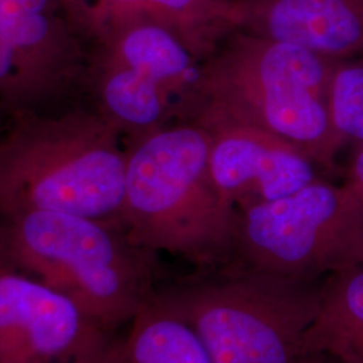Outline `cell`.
<instances>
[{
  "instance_id": "cell-10",
  "label": "cell",
  "mask_w": 363,
  "mask_h": 363,
  "mask_svg": "<svg viewBox=\"0 0 363 363\" xmlns=\"http://www.w3.org/2000/svg\"><path fill=\"white\" fill-rule=\"evenodd\" d=\"M202 125L211 135V175L237 210L286 198L320 178L313 159L272 133L226 123Z\"/></svg>"
},
{
  "instance_id": "cell-13",
  "label": "cell",
  "mask_w": 363,
  "mask_h": 363,
  "mask_svg": "<svg viewBox=\"0 0 363 363\" xmlns=\"http://www.w3.org/2000/svg\"><path fill=\"white\" fill-rule=\"evenodd\" d=\"M307 355H322L334 363H363V264L323 280L319 310L306 342Z\"/></svg>"
},
{
  "instance_id": "cell-6",
  "label": "cell",
  "mask_w": 363,
  "mask_h": 363,
  "mask_svg": "<svg viewBox=\"0 0 363 363\" xmlns=\"http://www.w3.org/2000/svg\"><path fill=\"white\" fill-rule=\"evenodd\" d=\"M362 244L363 195L319 178L295 194L237 210L230 261L320 281L359 264Z\"/></svg>"
},
{
  "instance_id": "cell-9",
  "label": "cell",
  "mask_w": 363,
  "mask_h": 363,
  "mask_svg": "<svg viewBox=\"0 0 363 363\" xmlns=\"http://www.w3.org/2000/svg\"><path fill=\"white\" fill-rule=\"evenodd\" d=\"M112 340L65 295L26 273L0 269V363L73 362Z\"/></svg>"
},
{
  "instance_id": "cell-18",
  "label": "cell",
  "mask_w": 363,
  "mask_h": 363,
  "mask_svg": "<svg viewBox=\"0 0 363 363\" xmlns=\"http://www.w3.org/2000/svg\"><path fill=\"white\" fill-rule=\"evenodd\" d=\"M303 363H334L322 355H307Z\"/></svg>"
},
{
  "instance_id": "cell-19",
  "label": "cell",
  "mask_w": 363,
  "mask_h": 363,
  "mask_svg": "<svg viewBox=\"0 0 363 363\" xmlns=\"http://www.w3.org/2000/svg\"><path fill=\"white\" fill-rule=\"evenodd\" d=\"M359 264H363V244L362 249H361V255H359Z\"/></svg>"
},
{
  "instance_id": "cell-3",
  "label": "cell",
  "mask_w": 363,
  "mask_h": 363,
  "mask_svg": "<svg viewBox=\"0 0 363 363\" xmlns=\"http://www.w3.org/2000/svg\"><path fill=\"white\" fill-rule=\"evenodd\" d=\"M25 113L0 140V217L54 211L118 225L128 163L121 130L97 109Z\"/></svg>"
},
{
  "instance_id": "cell-15",
  "label": "cell",
  "mask_w": 363,
  "mask_h": 363,
  "mask_svg": "<svg viewBox=\"0 0 363 363\" xmlns=\"http://www.w3.org/2000/svg\"><path fill=\"white\" fill-rule=\"evenodd\" d=\"M330 116L342 143L363 144V57L335 62L330 81Z\"/></svg>"
},
{
  "instance_id": "cell-12",
  "label": "cell",
  "mask_w": 363,
  "mask_h": 363,
  "mask_svg": "<svg viewBox=\"0 0 363 363\" xmlns=\"http://www.w3.org/2000/svg\"><path fill=\"white\" fill-rule=\"evenodd\" d=\"M100 34L115 27L150 22L169 28L205 61L242 27L241 0H94Z\"/></svg>"
},
{
  "instance_id": "cell-2",
  "label": "cell",
  "mask_w": 363,
  "mask_h": 363,
  "mask_svg": "<svg viewBox=\"0 0 363 363\" xmlns=\"http://www.w3.org/2000/svg\"><path fill=\"white\" fill-rule=\"evenodd\" d=\"M210 145L208 128L193 120L138 136L118 220L136 245L193 269L226 264L233 253L237 208L211 175Z\"/></svg>"
},
{
  "instance_id": "cell-4",
  "label": "cell",
  "mask_w": 363,
  "mask_h": 363,
  "mask_svg": "<svg viewBox=\"0 0 363 363\" xmlns=\"http://www.w3.org/2000/svg\"><path fill=\"white\" fill-rule=\"evenodd\" d=\"M0 257L70 298L112 333L154 296L157 256L118 225L54 211L1 218Z\"/></svg>"
},
{
  "instance_id": "cell-16",
  "label": "cell",
  "mask_w": 363,
  "mask_h": 363,
  "mask_svg": "<svg viewBox=\"0 0 363 363\" xmlns=\"http://www.w3.org/2000/svg\"><path fill=\"white\" fill-rule=\"evenodd\" d=\"M347 183L355 191L363 195V144H359L355 154L351 159L350 167L347 171Z\"/></svg>"
},
{
  "instance_id": "cell-8",
  "label": "cell",
  "mask_w": 363,
  "mask_h": 363,
  "mask_svg": "<svg viewBox=\"0 0 363 363\" xmlns=\"http://www.w3.org/2000/svg\"><path fill=\"white\" fill-rule=\"evenodd\" d=\"M54 13L52 0H0V103L37 112L89 67Z\"/></svg>"
},
{
  "instance_id": "cell-20",
  "label": "cell",
  "mask_w": 363,
  "mask_h": 363,
  "mask_svg": "<svg viewBox=\"0 0 363 363\" xmlns=\"http://www.w3.org/2000/svg\"><path fill=\"white\" fill-rule=\"evenodd\" d=\"M79 361V359H78ZM64 363H77V361H73V362H64Z\"/></svg>"
},
{
  "instance_id": "cell-14",
  "label": "cell",
  "mask_w": 363,
  "mask_h": 363,
  "mask_svg": "<svg viewBox=\"0 0 363 363\" xmlns=\"http://www.w3.org/2000/svg\"><path fill=\"white\" fill-rule=\"evenodd\" d=\"M159 288V286H157ZM111 363H213L208 350L178 312L156 289L113 340Z\"/></svg>"
},
{
  "instance_id": "cell-11",
  "label": "cell",
  "mask_w": 363,
  "mask_h": 363,
  "mask_svg": "<svg viewBox=\"0 0 363 363\" xmlns=\"http://www.w3.org/2000/svg\"><path fill=\"white\" fill-rule=\"evenodd\" d=\"M242 27L325 60L363 57V0H241Z\"/></svg>"
},
{
  "instance_id": "cell-17",
  "label": "cell",
  "mask_w": 363,
  "mask_h": 363,
  "mask_svg": "<svg viewBox=\"0 0 363 363\" xmlns=\"http://www.w3.org/2000/svg\"><path fill=\"white\" fill-rule=\"evenodd\" d=\"M112 345H113V340L111 342V345L108 347H105L104 350L91 355V357H86V358H82L77 361V363H111V351H112Z\"/></svg>"
},
{
  "instance_id": "cell-7",
  "label": "cell",
  "mask_w": 363,
  "mask_h": 363,
  "mask_svg": "<svg viewBox=\"0 0 363 363\" xmlns=\"http://www.w3.org/2000/svg\"><path fill=\"white\" fill-rule=\"evenodd\" d=\"M100 35L86 78L97 111L118 130L138 138L186 111L202 61L172 31L136 22Z\"/></svg>"
},
{
  "instance_id": "cell-1",
  "label": "cell",
  "mask_w": 363,
  "mask_h": 363,
  "mask_svg": "<svg viewBox=\"0 0 363 363\" xmlns=\"http://www.w3.org/2000/svg\"><path fill=\"white\" fill-rule=\"evenodd\" d=\"M334 66L295 43L238 30L201 62L184 112L201 124L265 130L327 167L343 144L330 116Z\"/></svg>"
},
{
  "instance_id": "cell-5",
  "label": "cell",
  "mask_w": 363,
  "mask_h": 363,
  "mask_svg": "<svg viewBox=\"0 0 363 363\" xmlns=\"http://www.w3.org/2000/svg\"><path fill=\"white\" fill-rule=\"evenodd\" d=\"M322 283L229 261L157 289L191 325L213 363H303Z\"/></svg>"
}]
</instances>
